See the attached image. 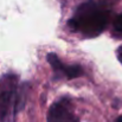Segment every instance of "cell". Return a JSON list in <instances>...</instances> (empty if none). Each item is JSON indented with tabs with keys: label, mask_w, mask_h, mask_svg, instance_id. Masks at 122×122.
Wrapping results in <instances>:
<instances>
[{
	"label": "cell",
	"mask_w": 122,
	"mask_h": 122,
	"mask_svg": "<svg viewBox=\"0 0 122 122\" xmlns=\"http://www.w3.org/2000/svg\"><path fill=\"white\" fill-rule=\"evenodd\" d=\"M108 19L109 14L107 10L94 1H86L76 8L74 17L69 20V26L83 37L92 38L104 31Z\"/></svg>",
	"instance_id": "obj_1"
},
{
	"label": "cell",
	"mask_w": 122,
	"mask_h": 122,
	"mask_svg": "<svg viewBox=\"0 0 122 122\" xmlns=\"http://www.w3.org/2000/svg\"><path fill=\"white\" fill-rule=\"evenodd\" d=\"M18 77L8 74L0 80V122H12L18 107Z\"/></svg>",
	"instance_id": "obj_2"
},
{
	"label": "cell",
	"mask_w": 122,
	"mask_h": 122,
	"mask_svg": "<svg viewBox=\"0 0 122 122\" xmlns=\"http://www.w3.org/2000/svg\"><path fill=\"white\" fill-rule=\"evenodd\" d=\"M47 122H80L72 113L69 100L63 98L53 103L47 113Z\"/></svg>",
	"instance_id": "obj_3"
},
{
	"label": "cell",
	"mask_w": 122,
	"mask_h": 122,
	"mask_svg": "<svg viewBox=\"0 0 122 122\" xmlns=\"http://www.w3.org/2000/svg\"><path fill=\"white\" fill-rule=\"evenodd\" d=\"M47 61L51 64L53 71L57 72L58 76H65V77H68V80L78 77L83 74V70L80 65H66V64L62 63L61 59L55 53H49Z\"/></svg>",
	"instance_id": "obj_4"
},
{
	"label": "cell",
	"mask_w": 122,
	"mask_h": 122,
	"mask_svg": "<svg viewBox=\"0 0 122 122\" xmlns=\"http://www.w3.org/2000/svg\"><path fill=\"white\" fill-rule=\"evenodd\" d=\"M114 32L117 35H122V14L117 15L114 20Z\"/></svg>",
	"instance_id": "obj_5"
},
{
	"label": "cell",
	"mask_w": 122,
	"mask_h": 122,
	"mask_svg": "<svg viewBox=\"0 0 122 122\" xmlns=\"http://www.w3.org/2000/svg\"><path fill=\"white\" fill-rule=\"evenodd\" d=\"M117 57H119V59H120V62L122 63V45L119 47V50H117Z\"/></svg>",
	"instance_id": "obj_6"
},
{
	"label": "cell",
	"mask_w": 122,
	"mask_h": 122,
	"mask_svg": "<svg viewBox=\"0 0 122 122\" xmlns=\"http://www.w3.org/2000/svg\"><path fill=\"white\" fill-rule=\"evenodd\" d=\"M116 122H122V116H119L117 120H116Z\"/></svg>",
	"instance_id": "obj_7"
}]
</instances>
